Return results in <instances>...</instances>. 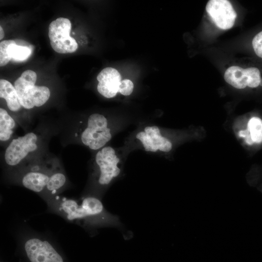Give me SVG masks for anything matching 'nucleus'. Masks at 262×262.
<instances>
[{
  "label": "nucleus",
  "instance_id": "nucleus-1",
  "mask_svg": "<svg viewBox=\"0 0 262 262\" xmlns=\"http://www.w3.org/2000/svg\"><path fill=\"white\" fill-rule=\"evenodd\" d=\"M45 202L49 212L80 226L91 235L100 228L122 227L118 216L108 212L96 196L82 195L78 199L58 195Z\"/></svg>",
  "mask_w": 262,
  "mask_h": 262
},
{
  "label": "nucleus",
  "instance_id": "nucleus-2",
  "mask_svg": "<svg viewBox=\"0 0 262 262\" xmlns=\"http://www.w3.org/2000/svg\"><path fill=\"white\" fill-rule=\"evenodd\" d=\"M36 79L35 72L27 70L14 82L19 101L26 109L42 106L50 97V92L48 87L35 85Z\"/></svg>",
  "mask_w": 262,
  "mask_h": 262
},
{
  "label": "nucleus",
  "instance_id": "nucleus-3",
  "mask_svg": "<svg viewBox=\"0 0 262 262\" xmlns=\"http://www.w3.org/2000/svg\"><path fill=\"white\" fill-rule=\"evenodd\" d=\"M111 138L107 119L98 113L93 114L88 117L86 126L80 134L82 143L92 150L102 148Z\"/></svg>",
  "mask_w": 262,
  "mask_h": 262
},
{
  "label": "nucleus",
  "instance_id": "nucleus-4",
  "mask_svg": "<svg viewBox=\"0 0 262 262\" xmlns=\"http://www.w3.org/2000/svg\"><path fill=\"white\" fill-rule=\"evenodd\" d=\"M39 146V136L34 132L13 139L5 150V163L10 167L17 166L31 154L36 151Z\"/></svg>",
  "mask_w": 262,
  "mask_h": 262
},
{
  "label": "nucleus",
  "instance_id": "nucleus-5",
  "mask_svg": "<svg viewBox=\"0 0 262 262\" xmlns=\"http://www.w3.org/2000/svg\"><path fill=\"white\" fill-rule=\"evenodd\" d=\"M71 29V22L66 18L59 17L50 23L49 37L50 45L56 52L70 53L77 49L76 40L69 35Z\"/></svg>",
  "mask_w": 262,
  "mask_h": 262
},
{
  "label": "nucleus",
  "instance_id": "nucleus-6",
  "mask_svg": "<svg viewBox=\"0 0 262 262\" xmlns=\"http://www.w3.org/2000/svg\"><path fill=\"white\" fill-rule=\"evenodd\" d=\"M95 162L98 167V174L95 181L99 187L108 186L119 175L120 169L117 166L119 159L111 147H104L98 151L95 156Z\"/></svg>",
  "mask_w": 262,
  "mask_h": 262
},
{
  "label": "nucleus",
  "instance_id": "nucleus-7",
  "mask_svg": "<svg viewBox=\"0 0 262 262\" xmlns=\"http://www.w3.org/2000/svg\"><path fill=\"white\" fill-rule=\"evenodd\" d=\"M225 81L237 89H244L247 86L255 88L261 82L258 68L251 67L244 69L238 66H231L225 72Z\"/></svg>",
  "mask_w": 262,
  "mask_h": 262
},
{
  "label": "nucleus",
  "instance_id": "nucleus-8",
  "mask_svg": "<svg viewBox=\"0 0 262 262\" xmlns=\"http://www.w3.org/2000/svg\"><path fill=\"white\" fill-rule=\"evenodd\" d=\"M206 10L217 27L222 30L232 27L237 17L231 4L227 0H210Z\"/></svg>",
  "mask_w": 262,
  "mask_h": 262
},
{
  "label": "nucleus",
  "instance_id": "nucleus-9",
  "mask_svg": "<svg viewBox=\"0 0 262 262\" xmlns=\"http://www.w3.org/2000/svg\"><path fill=\"white\" fill-rule=\"evenodd\" d=\"M136 137L141 142L146 151L156 152L159 150L167 152L172 149L171 142L161 135L160 129L156 126L146 127L144 131L136 134Z\"/></svg>",
  "mask_w": 262,
  "mask_h": 262
},
{
  "label": "nucleus",
  "instance_id": "nucleus-10",
  "mask_svg": "<svg viewBox=\"0 0 262 262\" xmlns=\"http://www.w3.org/2000/svg\"><path fill=\"white\" fill-rule=\"evenodd\" d=\"M53 170L32 168L23 172L19 181L22 186L41 196L45 191Z\"/></svg>",
  "mask_w": 262,
  "mask_h": 262
},
{
  "label": "nucleus",
  "instance_id": "nucleus-11",
  "mask_svg": "<svg viewBox=\"0 0 262 262\" xmlns=\"http://www.w3.org/2000/svg\"><path fill=\"white\" fill-rule=\"evenodd\" d=\"M97 79L98 82L97 90L100 94L108 98L116 96L121 81V76L116 69L105 68L99 72Z\"/></svg>",
  "mask_w": 262,
  "mask_h": 262
},
{
  "label": "nucleus",
  "instance_id": "nucleus-12",
  "mask_svg": "<svg viewBox=\"0 0 262 262\" xmlns=\"http://www.w3.org/2000/svg\"><path fill=\"white\" fill-rule=\"evenodd\" d=\"M67 183V179L64 172L61 170L53 169L41 197L46 201L59 195L64 190Z\"/></svg>",
  "mask_w": 262,
  "mask_h": 262
},
{
  "label": "nucleus",
  "instance_id": "nucleus-13",
  "mask_svg": "<svg viewBox=\"0 0 262 262\" xmlns=\"http://www.w3.org/2000/svg\"><path fill=\"white\" fill-rule=\"evenodd\" d=\"M0 97L5 99L8 109L12 112H18L22 107L14 86L4 79L0 80Z\"/></svg>",
  "mask_w": 262,
  "mask_h": 262
},
{
  "label": "nucleus",
  "instance_id": "nucleus-14",
  "mask_svg": "<svg viewBox=\"0 0 262 262\" xmlns=\"http://www.w3.org/2000/svg\"><path fill=\"white\" fill-rule=\"evenodd\" d=\"M16 128L15 120L3 108H0V140L8 142L12 137Z\"/></svg>",
  "mask_w": 262,
  "mask_h": 262
},
{
  "label": "nucleus",
  "instance_id": "nucleus-15",
  "mask_svg": "<svg viewBox=\"0 0 262 262\" xmlns=\"http://www.w3.org/2000/svg\"><path fill=\"white\" fill-rule=\"evenodd\" d=\"M8 52L11 60L20 62L25 61L30 57L32 49L28 46L14 44L8 47Z\"/></svg>",
  "mask_w": 262,
  "mask_h": 262
},
{
  "label": "nucleus",
  "instance_id": "nucleus-16",
  "mask_svg": "<svg viewBox=\"0 0 262 262\" xmlns=\"http://www.w3.org/2000/svg\"><path fill=\"white\" fill-rule=\"evenodd\" d=\"M254 143L262 142V120L258 117L250 119L246 129Z\"/></svg>",
  "mask_w": 262,
  "mask_h": 262
},
{
  "label": "nucleus",
  "instance_id": "nucleus-17",
  "mask_svg": "<svg viewBox=\"0 0 262 262\" xmlns=\"http://www.w3.org/2000/svg\"><path fill=\"white\" fill-rule=\"evenodd\" d=\"M16 44L15 40H8L1 41L0 43V66H3L7 65L11 60L8 52V47Z\"/></svg>",
  "mask_w": 262,
  "mask_h": 262
},
{
  "label": "nucleus",
  "instance_id": "nucleus-18",
  "mask_svg": "<svg viewBox=\"0 0 262 262\" xmlns=\"http://www.w3.org/2000/svg\"><path fill=\"white\" fill-rule=\"evenodd\" d=\"M133 87L132 81L129 79H124L120 82L118 92L123 95L129 96L132 93Z\"/></svg>",
  "mask_w": 262,
  "mask_h": 262
},
{
  "label": "nucleus",
  "instance_id": "nucleus-19",
  "mask_svg": "<svg viewBox=\"0 0 262 262\" xmlns=\"http://www.w3.org/2000/svg\"><path fill=\"white\" fill-rule=\"evenodd\" d=\"M252 46L255 53L262 58V31L256 35L253 39Z\"/></svg>",
  "mask_w": 262,
  "mask_h": 262
},
{
  "label": "nucleus",
  "instance_id": "nucleus-20",
  "mask_svg": "<svg viewBox=\"0 0 262 262\" xmlns=\"http://www.w3.org/2000/svg\"><path fill=\"white\" fill-rule=\"evenodd\" d=\"M4 36V31L2 28V27L0 26V40H1Z\"/></svg>",
  "mask_w": 262,
  "mask_h": 262
}]
</instances>
